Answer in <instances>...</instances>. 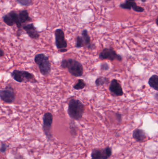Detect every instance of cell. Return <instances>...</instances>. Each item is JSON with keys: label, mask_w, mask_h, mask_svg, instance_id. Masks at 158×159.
<instances>
[{"label": "cell", "mask_w": 158, "mask_h": 159, "mask_svg": "<svg viewBox=\"0 0 158 159\" xmlns=\"http://www.w3.org/2000/svg\"><path fill=\"white\" fill-rule=\"evenodd\" d=\"M133 1H135V0H133ZM141 1H142V2H146V0H141Z\"/></svg>", "instance_id": "30"}, {"label": "cell", "mask_w": 158, "mask_h": 159, "mask_svg": "<svg viewBox=\"0 0 158 159\" xmlns=\"http://www.w3.org/2000/svg\"><path fill=\"white\" fill-rule=\"evenodd\" d=\"M133 137L137 142H143L146 139V134L143 130L136 129L133 132Z\"/></svg>", "instance_id": "15"}, {"label": "cell", "mask_w": 158, "mask_h": 159, "mask_svg": "<svg viewBox=\"0 0 158 159\" xmlns=\"http://www.w3.org/2000/svg\"><path fill=\"white\" fill-rule=\"evenodd\" d=\"M34 60L42 75L47 76L50 74L52 68L48 56L44 53H39L35 56Z\"/></svg>", "instance_id": "3"}, {"label": "cell", "mask_w": 158, "mask_h": 159, "mask_svg": "<svg viewBox=\"0 0 158 159\" xmlns=\"http://www.w3.org/2000/svg\"><path fill=\"white\" fill-rule=\"evenodd\" d=\"M53 123V116L52 113L50 112L45 113L43 117L42 130L48 142H51L53 139L52 131Z\"/></svg>", "instance_id": "6"}, {"label": "cell", "mask_w": 158, "mask_h": 159, "mask_svg": "<svg viewBox=\"0 0 158 159\" xmlns=\"http://www.w3.org/2000/svg\"><path fill=\"white\" fill-rule=\"evenodd\" d=\"M23 29L26 31L30 38L34 40H38L40 37L39 32L32 23H28L23 26Z\"/></svg>", "instance_id": "13"}, {"label": "cell", "mask_w": 158, "mask_h": 159, "mask_svg": "<svg viewBox=\"0 0 158 159\" xmlns=\"http://www.w3.org/2000/svg\"><path fill=\"white\" fill-rule=\"evenodd\" d=\"M110 93L114 96H121L123 94L121 85L117 80L113 79L110 82L109 87Z\"/></svg>", "instance_id": "12"}, {"label": "cell", "mask_w": 158, "mask_h": 159, "mask_svg": "<svg viewBox=\"0 0 158 159\" xmlns=\"http://www.w3.org/2000/svg\"><path fill=\"white\" fill-rule=\"evenodd\" d=\"M11 77L19 83H36L38 82L34 75L25 70H15L11 72Z\"/></svg>", "instance_id": "4"}, {"label": "cell", "mask_w": 158, "mask_h": 159, "mask_svg": "<svg viewBox=\"0 0 158 159\" xmlns=\"http://www.w3.org/2000/svg\"><path fill=\"white\" fill-rule=\"evenodd\" d=\"M14 156H15L14 157H15V159H25L22 156L19 155V154H15Z\"/></svg>", "instance_id": "25"}, {"label": "cell", "mask_w": 158, "mask_h": 159, "mask_svg": "<svg viewBox=\"0 0 158 159\" xmlns=\"http://www.w3.org/2000/svg\"><path fill=\"white\" fill-rule=\"evenodd\" d=\"M19 21L21 24L32 21V19L30 16L28 12L26 9L20 10L19 12Z\"/></svg>", "instance_id": "16"}, {"label": "cell", "mask_w": 158, "mask_h": 159, "mask_svg": "<svg viewBox=\"0 0 158 159\" xmlns=\"http://www.w3.org/2000/svg\"><path fill=\"white\" fill-rule=\"evenodd\" d=\"M8 147H9V145L7 144L1 142V148H0V151H1V153H2V154L5 153L7 150Z\"/></svg>", "instance_id": "22"}, {"label": "cell", "mask_w": 158, "mask_h": 159, "mask_svg": "<svg viewBox=\"0 0 158 159\" xmlns=\"http://www.w3.org/2000/svg\"><path fill=\"white\" fill-rule=\"evenodd\" d=\"M4 56V52L2 48H0V57H2Z\"/></svg>", "instance_id": "27"}, {"label": "cell", "mask_w": 158, "mask_h": 159, "mask_svg": "<svg viewBox=\"0 0 158 159\" xmlns=\"http://www.w3.org/2000/svg\"><path fill=\"white\" fill-rule=\"evenodd\" d=\"M60 66L62 69H67L69 73L74 77H81L83 75V66L81 62L74 59L62 60Z\"/></svg>", "instance_id": "2"}, {"label": "cell", "mask_w": 158, "mask_h": 159, "mask_svg": "<svg viewBox=\"0 0 158 159\" xmlns=\"http://www.w3.org/2000/svg\"><path fill=\"white\" fill-rule=\"evenodd\" d=\"M18 3L24 7H29L33 4V0H16Z\"/></svg>", "instance_id": "21"}, {"label": "cell", "mask_w": 158, "mask_h": 159, "mask_svg": "<svg viewBox=\"0 0 158 159\" xmlns=\"http://www.w3.org/2000/svg\"><path fill=\"white\" fill-rule=\"evenodd\" d=\"M109 83V79L104 76H100L95 80V85L97 87H101Z\"/></svg>", "instance_id": "18"}, {"label": "cell", "mask_w": 158, "mask_h": 159, "mask_svg": "<svg viewBox=\"0 0 158 159\" xmlns=\"http://www.w3.org/2000/svg\"><path fill=\"white\" fill-rule=\"evenodd\" d=\"M112 149L109 147L104 148H94L91 154L92 159H108L112 155Z\"/></svg>", "instance_id": "10"}, {"label": "cell", "mask_w": 158, "mask_h": 159, "mask_svg": "<svg viewBox=\"0 0 158 159\" xmlns=\"http://www.w3.org/2000/svg\"><path fill=\"white\" fill-rule=\"evenodd\" d=\"M120 7L123 9L131 10L132 9L135 12L142 13L144 11V8L137 5L135 1L133 0H126L124 3L120 5Z\"/></svg>", "instance_id": "11"}, {"label": "cell", "mask_w": 158, "mask_h": 159, "mask_svg": "<svg viewBox=\"0 0 158 159\" xmlns=\"http://www.w3.org/2000/svg\"><path fill=\"white\" fill-rule=\"evenodd\" d=\"M104 1H105V2H110L111 0H104Z\"/></svg>", "instance_id": "31"}, {"label": "cell", "mask_w": 158, "mask_h": 159, "mask_svg": "<svg viewBox=\"0 0 158 159\" xmlns=\"http://www.w3.org/2000/svg\"><path fill=\"white\" fill-rule=\"evenodd\" d=\"M16 93L14 88L10 85L0 90L1 100L7 104L13 103L15 99Z\"/></svg>", "instance_id": "8"}, {"label": "cell", "mask_w": 158, "mask_h": 159, "mask_svg": "<svg viewBox=\"0 0 158 159\" xmlns=\"http://www.w3.org/2000/svg\"><path fill=\"white\" fill-rule=\"evenodd\" d=\"M81 36L84 40L85 47L89 50H94L96 48L95 44L91 42V37L89 34L88 30L86 29L83 30L82 31Z\"/></svg>", "instance_id": "14"}, {"label": "cell", "mask_w": 158, "mask_h": 159, "mask_svg": "<svg viewBox=\"0 0 158 159\" xmlns=\"http://www.w3.org/2000/svg\"><path fill=\"white\" fill-rule=\"evenodd\" d=\"M116 116H117V119L120 122L122 120V116L121 114H118V113H117L116 114Z\"/></svg>", "instance_id": "26"}, {"label": "cell", "mask_w": 158, "mask_h": 159, "mask_svg": "<svg viewBox=\"0 0 158 159\" xmlns=\"http://www.w3.org/2000/svg\"><path fill=\"white\" fill-rule=\"evenodd\" d=\"M86 82L83 79H79L77 83L73 85V88L76 90H82L86 87Z\"/></svg>", "instance_id": "19"}, {"label": "cell", "mask_w": 158, "mask_h": 159, "mask_svg": "<svg viewBox=\"0 0 158 159\" xmlns=\"http://www.w3.org/2000/svg\"><path fill=\"white\" fill-rule=\"evenodd\" d=\"M85 111V105L78 99H71L68 103L67 113L73 120L79 121L82 118Z\"/></svg>", "instance_id": "1"}, {"label": "cell", "mask_w": 158, "mask_h": 159, "mask_svg": "<svg viewBox=\"0 0 158 159\" xmlns=\"http://www.w3.org/2000/svg\"><path fill=\"white\" fill-rule=\"evenodd\" d=\"M3 21L7 26L12 27L15 24L18 29L17 36L21 35V28H23L22 24L19 21V14L15 11L12 10L2 16Z\"/></svg>", "instance_id": "5"}, {"label": "cell", "mask_w": 158, "mask_h": 159, "mask_svg": "<svg viewBox=\"0 0 158 159\" xmlns=\"http://www.w3.org/2000/svg\"><path fill=\"white\" fill-rule=\"evenodd\" d=\"M154 97H155V99L156 101H158V92L155 93V95H154Z\"/></svg>", "instance_id": "28"}, {"label": "cell", "mask_w": 158, "mask_h": 159, "mask_svg": "<svg viewBox=\"0 0 158 159\" xmlns=\"http://www.w3.org/2000/svg\"><path fill=\"white\" fill-rule=\"evenodd\" d=\"M55 45L60 53H65L68 51L67 42L65 37L64 30L61 29H57L55 30Z\"/></svg>", "instance_id": "7"}, {"label": "cell", "mask_w": 158, "mask_h": 159, "mask_svg": "<svg viewBox=\"0 0 158 159\" xmlns=\"http://www.w3.org/2000/svg\"><path fill=\"white\" fill-rule=\"evenodd\" d=\"M75 48H77L85 47L84 40L82 36H78L76 39Z\"/></svg>", "instance_id": "20"}, {"label": "cell", "mask_w": 158, "mask_h": 159, "mask_svg": "<svg viewBox=\"0 0 158 159\" xmlns=\"http://www.w3.org/2000/svg\"><path fill=\"white\" fill-rule=\"evenodd\" d=\"M100 69H101V70L104 71L108 70L109 69V64L107 62H103V63H101Z\"/></svg>", "instance_id": "24"}, {"label": "cell", "mask_w": 158, "mask_h": 159, "mask_svg": "<svg viewBox=\"0 0 158 159\" xmlns=\"http://www.w3.org/2000/svg\"><path fill=\"white\" fill-rule=\"evenodd\" d=\"M148 83L151 88L158 91V75H152L149 78Z\"/></svg>", "instance_id": "17"}, {"label": "cell", "mask_w": 158, "mask_h": 159, "mask_svg": "<svg viewBox=\"0 0 158 159\" xmlns=\"http://www.w3.org/2000/svg\"><path fill=\"white\" fill-rule=\"evenodd\" d=\"M75 124V123H74ZM72 125V123L70 124V132L72 136H75L77 135V130L75 125Z\"/></svg>", "instance_id": "23"}, {"label": "cell", "mask_w": 158, "mask_h": 159, "mask_svg": "<svg viewBox=\"0 0 158 159\" xmlns=\"http://www.w3.org/2000/svg\"><path fill=\"white\" fill-rule=\"evenodd\" d=\"M156 24L157 26L158 27V16H157V18L156 19Z\"/></svg>", "instance_id": "29"}, {"label": "cell", "mask_w": 158, "mask_h": 159, "mask_svg": "<svg viewBox=\"0 0 158 159\" xmlns=\"http://www.w3.org/2000/svg\"><path fill=\"white\" fill-rule=\"evenodd\" d=\"M99 59L101 60H108L113 61L117 60L121 61H122V58L121 55H118L113 48H105L99 53L98 56Z\"/></svg>", "instance_id": "9"}]
</instances>
